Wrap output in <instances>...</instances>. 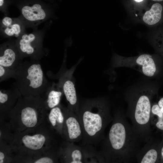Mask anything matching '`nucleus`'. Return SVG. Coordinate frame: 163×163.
<instances>
[{"label": "nucleus", "instance_id": "nucleus-1", "mask_svg": "<svg viewBox=\"0 0 163 163\" xmlns=\"http://www.w3.org/2000/svg\"><path fill=\"white\" fill-rule=\"evenodd\" d=\"M126 117L122 110L116 111L107 135L102 141L100 152L106 163H128L136 160L142 142Z\"/></svg>", "mask_w": 163, "mask_h": 163}, {"label": "nucleus", "instance_id": "nucleus-2", "mask_svg": "<svg viewBox=\"0 0 163 163\" xmlns=\"http://www.w3.org/2000/svg\"><path fill=\"white\" fill-rule=\"evenodd\" d=\"M157 86L149 82H141L131 87L125 94L127 104L126 116L130 119L134 129L145 143L152 137L151 109L152 98L157 94Z\"/></svg>", "mask_w": 163, "mask_h": 163}, {"label": "nucleus", "instance_id": "nucleus-3", "mask_svg": "<svg viewBox=\"0 0 163 163\" xmlns=\"http://www.w3.org/2000/svg\"><path fill=\"white\" fill-rule=\"evenodd\" d=\"M57 134L50 125L46 118L43 123L36 127L15 132L10 144L15 160L32 163L34 159L58 144L56 138Z\"/></svg>", "mask_w": 163, "mask_h": 163}, {"label": "nucleus", "instance_id": "nucleus-4", "mask_svg": "<svg viewBox=\"0 0 163 163\" xmlns=\"http://www.w3.org/2000/svg\"><path fill=\"white\" fill-rule=\"evenodd\" d=\"M82 131V145H95L105 138L104 131L113 120L109 106L104 100L87 102L76 114Z\"/></svg>", "mask_w": 163, "mask_h": 163}, {"label": "nucleus", "instance_id": "nucleus-5", "mask_svg": "<svg viewBox=\"0 0 163 163\" xmlns=\"http://www.w3.org/2000/svg\"><path fill=\"white\" fill-rule=\"evenodd\" d=\"M47 113L42 97L21 96L10 113L9 122L14 133L21 132L43 123Z\"/></svg>", "mask_w": 163, "mask_h": 163}, {"label": "nucleus", "instance_id": "nucleus-6", "mask_svg": "<svg viewBox=\"0 0 163 163\" xmlns=\"http://www.w3.org/2000/svg\"><path fill=\"white\" fill-rule=\"evenodd\" d=\"M14 78V85L23 96L42 97L50 86L39 60L21 62Z\"/></svg>", "mask_w": 163, "mask_h": 163}, {"label": "nucleus", "instance_id": "nucleus-7", "mask_svg": "<svg viewBox=\"0 0 163 163\" xmlns=\"http://www.w3.org/2000/svg\"><path fill=\"white\" fill-rule=\"evenodd\" d=\"M20 12L19 18L26 28L37 29L40 23L54 16L52 5L42 0H12Z\"/></svg>", "mask_w": 163, "mask_h": 163}, {"label": "nucleus", "instance_id": "nucleus-8", "mask_svg": "<svg viewBox=\"0 0 163 163\" xmlns=\"http://www.w3.org/2000/svg\"><path fill=\"white\" fill-rule=\"evenodd\" d=\"M45 30L37 29L30 33L25 31L14 40L22 60L29 57L31 59L39 61L46 54L43 46Z\"/></svg>", "mask_w": 163, "mask_h": 163}, {"label": "nucleus", "instance_id": "nucleus-9", "mask_svg": "<svg viewBox=\"0 0 163 163\" xmlns=\"http://www.w3.org/2000/svg\"><path fill=\"white\" fill-rule=\"evenodd\" d=\"M116 65L119 66L132 68L139 71L146 76L153 77L159 73L162 64L157 63L152 56L143 54L134 60L121 61Z\"/></svg>", "mask_w": 163, "mask_h": 163}, {"label": "nucleus", "instance_id": "nucleus-10", "mask_svg": "<svg viewBox=\"0 0 163 163\" xmlns=\"http://www.w3.org/2000/svg\"><path fill=\"white\" fill-rule=\"evenodd\" d=\"M70 142H78L82 138V127L78 118L74 112L67 109L62 137Z\"/></svg>", "mask_w": 163, "mask_h": 163}, {"label": "nucleus", "instance_id": "nucleus-11", "mask_svg": "<svg viewBox=\"0 0 163 163\" xmlns=\"http://www.w3.org/2000/svg\"><path fill=\"white\" fill-rule=\"evenodd\" d=\"M22 96L15 86L0 90V121H9L10 113Z\"/></svg>", "mask_w": 163, "mask_h": 163}, {"label": "nucleus", "instance_id": "nucleus-12", "mask_svg": "<svg viewBox=\"0 0 163 163\" xmlns=\"http://www.w3.org/2000/svg\"><path fill=\"white\" fill-rule=\"evenodd\" d=\"M22 60L14 40H10L0 45V65L16 70Z\"/></svg>", "mask_w": 163, "mask_h": 163}, {"label": "nucleus", "instance_id": "nucleus-13", "mask_svg": "<svg viewBox=\"0 0 163 163\" xmlns=\"http://www.w3.org/2000/svg\"><path fill=\"white\" fill-rule=\"evenodd\" d=\"M59 161L65 163H84L81 146L64 140L60 144Z\"/></svg>", "mask_w": 163, "mask_h": 163}, {"label": "nucleus", "instance_id": "nucleus-14", "mask_svg": "<svg viewBox=\"0 0 163 163\" xmlns=\"http://www.w3.org/2000/svg\"><path fill=\"white\" fill-rule=\"evenodd\" d=\"M26 28L24 24L19 17L12 18L5 16L0 21L1 35L10 40L13 38H16V39L18 38L25 31Z\"/></svg>", "mask_w": 163, "mask_h": 163}, {"label": "nucleus", "instance_id": "nucleus-15", "mask_svg": "<svg viewBox=\"0 0 163 163\" xmlns=\"http://www.w3.org/2000/svg\"><path fill=\"white\" fill-rule=\"evenodd\" d=\"M160 145L154 141L152 137L145 143L137 154V162L139 163L157 162L159 159Z\"/></svg>", "mask_w": 163, "mask_h": 163}, {"label": "nucleus", "instance_id": "nucleus-16", "mask_svg": "<svg viewBox=\"0 0 163 163\" xmlns=\"http://www.w3.org/2000/svg\"><path fill=\"white\" fill-rule=\"evenodd\" d=\"M67 109L59 104L50 110L46 117L52 129L61 138Z\"/></svg>", "mask_w": 163, "mask_h": 163}, {"label": "nucleus", "instance_id": "nucleus-17", "mask_svg": "<svg viewBox=\"0 0 163 163\" xmlns=\"http://www.w3.org/2000/svg\"><path fill=\"white\" fill-rule=\"evenodd\" d=\"M62 91L69 104L68 108L76 114L78 109L77 99L73 82L69 80L66 81L62 85Z\"/></svg>", "mask_w": 163, "mask_h": 163}, {"label": "nucleus", "instance_id": "nucleus-18", "mask_svg": "<svg viewBox=\"0 0 163 163\" xmlns=\"http://www.w3.org/2000/svg\"><path fill=\"white\" fill-rule=\"evenodd\" d=\"M54 86V85H50L42 96L44 100L48 111L59 104L62 94V91L56 89Z\"/></svg>", "mask_w": 163, "mask_h": 163}, {"label": "nucleus", "instance_id": "nucleus-19", "mask_svg": "<svg viewBox=\"0 0 163 163\" xmlns=\"http://www.w3.org/2000/svg\"><path fill=\"white\" fill-rule=\"evenodd\" d=\"M84 163H106L100 152L97 151L92 145H82Z\"/></svg>", "mask_w": 163, "mask_h": 163}, {"label": "nucleus", "instance_id": "nucleus-20", "mask_svg": "<svg viewBox=\"0 0 163 163\" xmlns=\"http://www.w3.org/2000/svg\"><path fill=\"white\" fill-rule=\"evenodd\" d=\"M60 144L52 147L40 156L34 158L32 161L34 163H53L59 161Z\"/></svg>", "mask_w": 163, "mask_h": 163}, {"label": "nucleus", "instance_id": "nucleus-21", "mask_svg": "<svg viewBox=\"0 0 163 163\" xmlns=\"http://www.w3.org/2000/svg\"><path fill=\"white\" fill-rule=\"evenodd\" d=\"M162 10L161 5L158 3L154 4L150 10L145 13L143 17V21L149 25L156 24L161 18Z\"/></svg>", "mask_w": 163, "mask_h": 163}, {"label": "nucleus", "instance_id": "nucleus-22", "mask_svg": "<svg viewBox=\"0 0 163 163\" xmlns=\"http://www.w3.org/2000/svg\"><path fill=\"white\" fill-rule=\"evenodd\" d=\"M0 142L10 144L14 137L13 130L9 121H0Z\"/></svg>", "mask_w": 163, "mask_h": 163}, {"label": "nucleus", "instance_id": "nucleus-23", "mask_svg": "<svg viewBox=\"0 0 163 163\" xmlns=\"http://www.w3.org/2000/svg\"><path fill=\"white\" fill-rule=\"evenodd\" d=\"M14 157L10 145L0 142V163L12 162Z\"/></svg>", "mask_w": 163, "mask_h": 163}, {"label": "nucleus", "instance_id": "nucleus-24", "mask_svg": "<svg viewBox=\"0 0 163 163\" xmlns=\"http://www.w3.org/2000/svg\"><path fill=\"white\" fill-rule=\"evenodd\" d=\"M16 70L12 69L0 65V82L10 78H14Z\"/></svg>", "mask_w": 163, "mask_h": 163}, {"label": "nucleus", "instance_id": "nucleus-25", "mask_svg": "<svg viewBox=\"0 0 163 163\" xmlns=\"http://www.w3.org/2000/svg\"><path fill=\"white\" fill-rule=\"evenodd\" d=\"M151 115L156 116L158 118H163V113L158 104H152L151 109Z\"/></svg>", "mask_w": 163, "mask_h": 163}, {"label": "nucleus", "instance_id": "nucleus-26", "mask_svg": "<svg viewBox=\"0 0 163 163\" xmlns=\"http://www.w3.org/2000/svg\"><path fill=\"white\" fill-rule=\"evenodd\" d=\"M11 3V0H0V11L6 16L8 14V8Z\"/></svg>", "mask_w": 163, "mask_h": 163}, {"label": "nucleus", "instance_id": "nucleus-27", "mask_svg": "<svg viewBox=\"0 0 163 163\" xmlns=\"http://www.w3.org/2000/svg\"><path fill=\"white\" fill-rule=\"evenodd\" d=\"M155 123L156 127L159 129L163 131V118H158Z\"/></svg>", "mask_w": 163, "mask_h": 163}, {"label": "nucleus", "instance_id": "nucleus-28", "mask_svg": "<svg viewBox=\"0 0 163 163\" xmlns=\"http://www.w3.org/2000/svg\"><path fill=\"white\" fill-rule=\"evenodd\" d=\"M160 144L159 148V159L161 158V161L163 162V142Z\"/></svg>", "mask_w": 163, "mask_h": 163}, {"label": "nucleus", "instance_id": "nucleus-29", "mask_svg": "<svg viewBox=\"0 0 163 163\" xmlns=\"http://www.w3.org/2000/svg\"><path fill=\"white\" fill-rule=\"evenodd\" d=\"M158 104L160 108L163 107V97L159 99Z\"/></svg>", "mask_w": 163, "mask_h": 163}, {"label": "nucleus", "instance_id": "nucleus-30", "mask_svg": "<svg viewBox=\"0 0 163 163\" xmlns=\"http://www.w3.org/2000/svg\"><path fill=\"white\" fill-rule=\"evenodd\" d=\"M155 1H163V0H152Z\"/></svg>", "mask_w": 163, "mask_h": 163}, {"label": "nucleus", "instance_id": "nucleus-31", "mask_svg": "<svg viewBox=\"0 0 163 163\" xmlns=\"http://www.w3.org/2000/svg\"><path fill=\"white\" fill-rule=\"evenodd\" d=\"M45 0L46 1H48L51 3L52 2V0Z\"/></svg>", "mask_w": 163, "mask_h": 163}, {"label": "nucleus", "instance_id": "nucleus-32", "mask_svg": "<svg viewBox=\"0 0 163 163\" xmlns=\"http://www.w3.org/2000/svg\"><path fill=\"white\" fill-rule=\"evenodd\" d=\"M161 109L162 112L163 113V107L161 108Z\"/></svg>", "mask_w": 163, "mask_h": 163}, {"label": "nucleus", "instance_id": "nucleus-33", "mask_svg": "<svg viewBox=\"0 0 163 163\" xmlns=\"http://www.w3.org/2000/svg\"><path fill=\"white\" fill-rule=\"evenodd\" d=\"M136 0V1L139 2L141 1H142L143 0Z\"/></svg>", "mask_w": 163, "mask_h": 163}]
</instances>
